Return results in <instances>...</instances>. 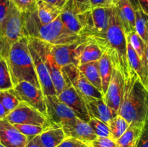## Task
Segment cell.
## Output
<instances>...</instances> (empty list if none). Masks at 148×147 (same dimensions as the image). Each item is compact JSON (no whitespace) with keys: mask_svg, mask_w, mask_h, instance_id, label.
<instances>
[{"mask_svg":"<svg viewBox=\"0 0 148 147\" xmlns=\"http://www.w3.org/2000/svg\"><path fill=\"white\" fill-rule=\"evenodd\" d=\"M92 39L101 48L104 53L108 54L114 68L121 72L124 80L127 79L132 71L130 69L127 58V35L115 7L112 9L106 34L101 37Z\"/></svg>","mask_w":148,"mask_h":147,"instance_id":"cell-1","label":"cell"},{"mask_svg":"<svg viewBox=\"0 0 148 147\" xmlns=\"http://www.w3.org/2000/svg\"><path fill=\"white\" fill-rule=\"evenodd\" d=\"M130 124L143 126L148 118V91L132 71L124 82L122 102L118 110Z\"/></svg>","mask_w":148,"mask_h":147,"instance_id":"cell-2","label":"cell"},{"mask_svg":"<svg viewBox=\"0 0 148 147\" xmlns=\"http://www.w3.org/2000/svg\"><path fill=\"white\" fill-rule=\"evenodd\" d=\"M23 14L26 37L38 38L53 46L69 44L81 37L65 27L60 16L48 24H42L38 17L36 7Z\"/></svg>","mask_w":148,"mask_h":147,"instance_id":"cell-3","label":"cell"},{"mask_svg":"<svg viewBox=\"0 0 148 147\" xmlns=\"http://www.w3.org/2000/svg\"><path fill=\"white\" fill-rule=\"evenodd\" d=\"M28 44V38L25 37L13 43L10 48L6 60L12 82L14 86L21 82H27L40 88Z\"/></svg>","mask_w":148,"mask_h":147,"instance_id":"cell-4","label":"cell"},{"mask_svg":"<svg viewBox=\"0 0 148 147\" xmlns=\"http://www.w3.org/2000/svg\"><path fill=\"white\" fill-rule=\"evenodd\" d=\"M0 37L4 44V59H7L12 45L26 37L23 12L11 1L6 18L0 28Z\"/></svg>","mask_w":148,"mask_h":147,"instance_id":"cell-5","label":"cell"},{"mask_svg":"<svg viewBox=\"0 0 148 147\" xmlns=\"http://www.w3.org/2000/svg\"><path fill=\"white\" fill-rule=\"evenodd\" d=\"M27 38L29 43L38 53L49 71L57 95L64 88L65 82L62 75V68L56 63L51 52V44L35 37H27Z\"/></svg>","mask_w":148,"mask_h":147,"instance_id":"cell-6","label":"cell"},{"mask_svg":"<svg viewBox=\"0 0 148 147\" xmlns=\"http://www.w3.org/2000/svg\"><path fill=\"white\" fill-rule=\"evenodd\" d=\"M91 40L88 36H81L78 40L66 45H51L53 56L61 68L68 64L79 66V58L84 48Z\"/></svg>","mask_w":148,"mask_h":147,"instance_id":"cell-7","label":"cell"},{"mask_svg":"<svg viewBox=\"0 0 148 147\" xmlns=\"http://www.w3.org/2000/svg\"><path fill=\"white\" fill-rule=\"evenodd\" d=\"M4 119L13 124H31L43 128H49L51 125L47 117L33 107L23 102L19 105L6 116Z\"/></svg>","mask_w":148,"mask_h":147,"instance_id":"cell-8","label":"cell"},{"mask_svg":"<svg viewBox=\"0 0 148 147\" xmlns=\"http://www.w3.org/2000/svg\"><path fill=\"white\" fill-rule=\"evenodd\" d=\"M9 91L20 102L27 104L46 116L45 95L40 88L27 82H21Z\"/></svg>","mask_w":148,"mask_h":147,"instance_id":"cell-9","label":"cell"},{"mask_svg":"<svg viewBox=\"0 0 148 147\" xmlns=\"http://www.w3.org/2000/svg\"><path fill=\"white\" fill-rule=\"evenodd\" d=\"M46 117L51 125L62 126L72 123L77 120L74 111L58 98L57 95L45 96Z\"/></svg>","mask_w":148,"mask_h":147,"instance_id":"cell-10","label":"cell"},{"mask_svg":"<svg viewBox=\"0 0 148 147\" xmlns=\"http://www.w3.org/2000/svg\"><path fill=\"white\" fill-rule=\"evenodd\" d=\"M62 72L64 79H66L72 84L82 98L85 97L103 98L102 92L85 77L78 66L73 64L66 65L62 67Z\"/></svg>","mask_w":148,"mask_h":147,"instance_id":"cell-11","label":"cell"},{"mask_svg":"<svg viewBox=\"0 0 148 147\" xmlns=\"http://www.w3.org/2000/svg\"><path fill=\"white\" fill-rule=\"evenodd\" d=\"M113 8L97 7L91 9L83 35L91 38L103 37L108 29Z\"/></svg>","mask_w":148,"mask_h":147,"instance_id":"cell-12","label":"cell"},{"mask_svg":"<svg viewBox=\"0 0 148 147\" xmlns=\"http://www.w3.org/2000/svg\"><path fill=\"white\" fill-rule=\"evenodd\" d=\"M64 88L57 95L58 98L69 107L78 118L85 122H88L90 117L88 114L83 99L69 81L64 79Z\"/></svg>","mask_w":148,"mask_h":147,"instance_id":"cell-13","label":"cell"},{"mask_svg":"<svg viewBox=\"0 0 148 147\" xmlns=\"http://www.w3.org/2000/svg\"><path fill=\"white\" fill-rule=\"evenodd\" d=\"M90 12H78L69 3L66 2L62 9L60 17L65 27L70 32L80 36H84L89 19Z\"/></svg>","mask_w":148,"mask_h":147,"instance_id":"cell-14","label":"cell"},{"mask_svg":"<svg viewBox=\"0 0 148 147\" xmlns=\"http://www.w3.org/2000/svg\"><path fill=\"white\" fill-rule=\"evenodd\" d=\"M124 82L125 80L121 72L114 68L109 84L103 99L111 109L116 111L117 113L124 96Z\"/></svg>","mask_w":148,"mask_h":147,"instance_id":"cell-15","label":"cell"},{"mask_svg":"<svg viewBox=\"0 0 148 147\" xmlns=\"http://www.w3.org/2000/svg\"><path fill=\"white\" fill-rule=\"evenodd\" d=\"M28 46L30 55H31L32 59H33V64L35 66L36 75H37L38 79L39 84H40V89H42L45 96L56 95V89L53 86L52 79L49 74V71L46 69L44 63L42 61L41 58L40 57L38 53L30 43H29Z\"/></svg>","mask_w":148,"mask_h":147,"instance_id":"cell-16","label":"cell"},{"mask_svg":"<svg viewBox=\"0 0 148 147\" xmlns=\"http://www.w3.org/2000/svg\"><path fill=\"white\" fill-rule=\"evenodd\" d=\"M28 139L13 124L0 120V144L5 147H25Z\"/></svg>","mask_w":148,"mask_h":147,"instance_id":"cell-17","label":"cell"},{"mask_svg":"<svg viewBox=\"0 0 148 147\" xmlns=\"http://www.w3.org/2000/svg\"><path fill=\"white\" fill-rule=\"evenodd\" d=\"M82 99L85 102L90 118H97L106 123H108L112 118L118 115L116 111L111 109L106 104L103 98L85 97Z\"/></svg>","mask_w":148,"mask_h":147,"instance_id":"cell-18","label":"cell"},{"mask_svg":"<svg viewBox=\"0 0 148 147\" xmlns=\"http://www.w3.org/2000/svg\"><path fill=\"white\" fill-rule=\"evenodd\" d=\"M62 127L66 137L76 138L88 144L98 137L88 122L78 118L75 122L64 125Z\"/></svg>","mask_w":148,"mask_h":147,"instance_id":"cell-19","label":"cell"},{"mask_svg":"<svg viewBox=\"0 0 148 147\" xmlns=\"http://www.w3.org/2000/svg\"><path fill=\"white\" fill-rule=\"evenodd\" d=\"M114 7L126 35L135 31V12L129 0H119Z\"/></svg>","mask_w":148,"mask_h":147,"instance_id":"cell-20","label":"cell"},{"mask_svg":"<svg viewBox=\"0 0 148 147\" xmlns=\"http://www.w3.org/2000/svg\"><path fill=\"white\" fill-rule=\"evenodd\" d=\"M40 140L44 147H56L66 138L62 127L51 125L39 135Z\"/></svg>","mask_w":148,"mask_h":147,"instance_id":"cell-21","label":"cell"},{"mask_svg":"<svg viewBox=\"0 0 148 147\" xmlns=\"http://www.w3.org/2000/svg\"><path fill=\"white\" fill-rule=\"evenodd\" d=\"M62 10L44 2L42 0L36 1V12L42 24H48L60 16Z\"/></svg>","mask_w":148,"mask_h":147,"instance_id":"cell-22","label":"cell"},{"mask_svg":"<svg viewBox=\"0 0 148 147\" xmlns=\"http://www.w3.org/2000/svg\"><path fill=\"white\" fill-rule=\"evenodd\" d=\"M78 68L85 77L94 86H95L98 90L102 92V83H101V75L99 72L98 61L90 62V63L81 64L78 66Z\"/></svg>","mask_w":148,"mask_h":147,"instance_id":"cell-23","label":"cell"},{"mask_svg":"<svg viewBox=\"0 0 148 147\" xmlns=\"http://www.w3.org/2000/svg\"><path fill=\"white\" fill-rule=\"evenodd\" d=\"M143 126L131 123L127 131L116 141L119 147H136Z\"/></svg>","mask_w":148,"mask_h":147,"instance_id":"cell-24","label":"cell"},{"mask_svg":"<svg viewBox=\"0 0 148 147\" xmlns=\"http://www.w3.org/2000/svg\"><path fill=\"white\" fill-rule=\"evenodd\" d=\"M98 66L102 83V93L103 95H104L109 84L114 69V66L108 54L103 53L102 57L98 61Z\"/></svg>","mask_w":148,"mask_h":147,"instance_id":"cell-25","label":"cell"},{"mask_svg":"<svg viewBox=\"0 0 148 147\" xmlns=\"http://www.w3.org/2000/svg\"><path fill=\"white\" fill-rule=\"evenodd\" d=\"M91 38V37H90ZM104 52L101 48L91 38L82 50L79 58V65L90 62L98 61L102 57Z\"/></svg>","mask_w":148,"mask_h":147,"instance_id":"cell-26","label":"cell"},{"mask_svg":"<svg viewBox=\"0 0 148 147\" xmlns=\"http://www.w3.org/2000/svg\"><path fill=\"white\" fill-rule=\"evenodd\" d=\"M111 131V138L117 140L127 131L130 124L121 115H117L108 122Z\"/></svg>","mask_w":148,"mask_h":147,"instance_id":"cell-27","label":"cell"},{"mask_svg":"<svg viewBox=\"0 0 148 147\" xmlns=\"http://www.w3.org/2000/svg\"><path fill=\"white\" fill-rule=\"evenodd\" d=\"M127 39L130 43L131 44L132 47L133 48L137 54L141 59L143 65L146 69V59H145V47L146 45L144 40L140 37L138 34L135 31L130 33L127 35ZM147 71V69H146ZM148 77V76H147Z\"/></svg>","mask_w":148,"mask_h":147,"instance_id":"cell-28","label":"cell"},{"mask_svg":"<svg viewBox=\"0 0 148 147\" xmlns=\"http://www.w3.org/2000/svg\"><path fill=\"white\" fill-rule=\"evenodd\" d=\"M135 12V32L146 43L148 39V16L139 9Z\"/></svg>","mask_w":148,"mask_h":147,"instance_id":"cell-29","label":"cell"},{"mask_svg":"<svg viewBox=\"0 0 148 147\" xmlns=\"http://www.w3.org/2000/svg\"><path fill=\"white\" fill-rule=\"evenodd\" d=\"M14 87L7 60L0 59V91H7Z\"/></svg>","mask_w":148,"mask_h":147,"instance_id":"cell-30","label":"cell"},{"mask_svg":"<svg viewBox=\"0 0 148 147\" xmlns=\"http://www.w3.org/2000/svg\"><path fill=\"white\" fill-rule=\"evenodd\" d=\"M0 102L7 111V115L16 108L20 102L9 90L0 91Z\"/></svg>","mask_w":148,"mask_h":147,"instance_id":"cell-31","label":"cell"},{"mask_svg":"<svg viewBox=\"0 0 148 147\" xmlns=\"http://www.w3.org/2000/svg\"><path fill=\"white\" fill-rule=\"evenodd\" d=\"M88 122L98 137H111V131L107 123L95 118H90Z\"/></svg>","mask_w":148,"mask_h":147,"instance_id":"cell-32","label":"cell"},{"mask_svg":"<svg viewBox=\"0 0 148 147\" xmlns=\"http://www.w3.org/2000/svg\"><path fill=\"white\" fill-rule=\"evenodd\" d=\"M14 125L19 130V131L27 137L28 141L33 137L40 135L46 129L42 126L31 124H14Z\"/></svg>","mask_w":148,"mask_h":147,"instance_id":"cell-33","label":"cell"},{"mask_svg":"<svg viewBox=\"0 0 148 147\" xmlns=\"http://www.w3.org/2000/svg\"><path fill=\"white\" fill-rule=\"evenodd\" d=\"M89 145L90 147H119L116 141L111 137H97Z\"/></svg>","mask_w":148,"mask_h":147,"instance_id":"cell-34","label":"cell"},{"mask_svg":"<svg viewBox=\"0 0 148 147\" xmlns=\"http://www.w3.org/2000/svg\"><path fill=\"white\" fill-rule=\"evenodd\" d=\"M21 12H26L36 8L37 0H10Z\"/></svg>","mask_w":148,"mask_h":147,"instance_id":"cell-35","label":"cell"},{"mask_svg":"<svg viewBox=\"0 0 148 147\" xmlns=\"http://www.w3.org/2000/svg\"><path fill=\"white\" fill-rule=\"evenodd\" d=\"M67 2L78 12H86L91 10L90 0H67Z\"/></svg>","mask_w":148,"mask_h":147,"instance_id":"cell-36","label":"cell"},{"mask_svg":"<svg viewBox=\"0 0 148 147\" xmlns=\"http://www.w3.org/2000/svg\"><path fill=\"white\" fill-rule=\"evenodd\" d=\"M56 147H90L87 143L76 139V138L66 137L59 146Z\"/></svg>","mask_w":148,"mask_h":147,"instance_id":"cell-37","label":"cell"},{"mask_svg":"<svg viewBox=\"0 0 148 147\" xmlns=\"http://www.w3.org/2000/svg\"><path fill=\"white\" fill-rule=\"evenodd\" d=\"M119 0H90L91 9L97 7L113 8L116 5Z\"/></svg>","mask_w":148,"mask_h":147,"instance_id":"cell-38","label":"cell"},{"mask_svg":"<svg viewBox=\"0 0 148 147\" xmlns=\"http://www.w3.org/2000/svg\"><path fill=\"white\" fill-rule=\"evenodd\" d=\"M136 147H148V118L143 125L141 135Z\"/></svg>","mask_w":148,"mask_h":147,"instance_id":"cell-39","label":"cell"},{"mask_svg":"<svg viewBox=\"0 0 148 147\" xmlns=\"http://www.w3.org/2000/svg\"><path fill=\"white\" fill-rule=\"evenodd\" d=\"M10 4H11L10 0H0V28L4 19L6 18V16L10 9Z\"/></svg>","mask_w":148,"mask_h":147,"instance_id":"cell-40","label":"cell"},{"mask_svg":"<svg viewBox=\"0 0 148 147\" xmlns=\"http://www.w3.org/2000/svg\"><path fill=\"white\" fill-rule=\"evenodd\" d=\"M134 10L139 9L148 16V0H129Z\"/></svg>","mask_w":148,"mask_h":147,"instance_id":"cell-41","label":"cell"},{"mask_svg":"<svg viewBox=\"0 0 148 147\" xmlns=\"http://www.w3.org/2000/svg\"><path fill=\"white\" fill-rule=\"evenodd\" d=\"M42 1L62 10L65 6L66 3L67 2V0H42Z\"/></svg>","mask_w":148,"mask_h":147,"instance_id":"cell-42","label":"cell"},{"mask_svg":"<svg viewBox=\"0 0 148 147\" xmlns=\"http://www.w3.org/2000/svg\"><path fill=\"white\" fill-rule=\"evenodd\" d=\"M25 147H44L42 144L41 141L40 140V137L38 135L33 137V138L28 141L27 144Z\"/></svg>","mask_w":148,"mask_h":147,"instance_id":"cell-43","label":"cell"},{"mask_svg":"<svg viewBox=\"0 0 148 147\" xmlns=\"http://www.w3.org/2000/svg\"><path fill=\"white\" fill-rule=\"evenodd\" d=\"M7 115V111L5 110L4 108L3 107L2 104H1V102H0V120L4 119Z\"/></svg>","mask_w":148,"mask_h":147,"instance_id":"cell-44","label":"cell"},{"mask_svg":"<svg viewBox=\"0 0 148 147\" xmlns=\"http://www.w3.org/2000/svg\"><path fill=\"white\" fill-rule=\"evenodd\" d=\"M145 59H146V69H147V76H148V39L145 43Z\"/></svg>","mask_w":148,"mask_h":147,"instance_id":"cell-45","label":"cell"},{"mask_svg":"<svg viewBox=\"0 0 148 147\" xmlns=\"http://www.w3.org/2000/svg\"><path fill=\"white\" fill-rule=\"evenodd\" d=\"M4 59V44L0 37V59Z\"/></svg>","mask_w":148,"mask_h":147,"instance_id":"cell-46","label":"cell"},{"mask_svg":"<svg viewBox=\"0 0 148 147\" xmlns=\"http://www.w3.org/2000/svg\"><path fill=\"white\" fill-rule=\"evenodd\" d=\"M0 147H5V146H3L2 144H0Z\"/></svg>","mask_w":148,"mask_h":147,"instance_id":"cell-47","label":"cell"},{"mask_svg":"<svg viewBox=\"0 0 148 147\" xmlns=\"http://www.w3.org/2000/svg\"></svg>","mask_w":148,"mask_h":147,"instance_id":"cell-48","label":"cell"}]
</instances>
